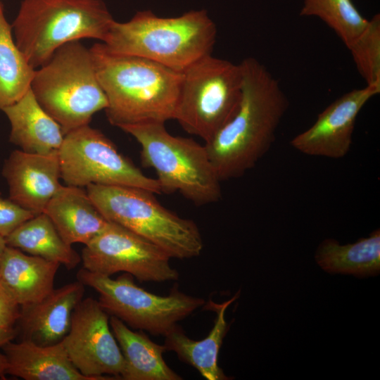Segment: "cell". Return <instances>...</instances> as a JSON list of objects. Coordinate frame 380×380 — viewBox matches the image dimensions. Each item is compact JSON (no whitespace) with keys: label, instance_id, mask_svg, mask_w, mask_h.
<instances>
[{"label":"cell","instance_id":"30bf717a","mask_svg":"<svg viewBox=\"0 0 380 380\" xmlns=\"http://www.w3.org/2000/svg\"><path fill=\"white\" fill-rule=\"evenodd\" d=\"M58 158L66 185L128 186L162 193L156 179L145 175L105 134L89 125L65 134Z\"/></svg>","mask_w":380,"mask_h":380},{"label":"cell","instance_id":"5bb4252c","mask_svg":"<svg viewBox=\"0 0 380 380\" xmlns=\"http://www.w3.org/2000/svg\"><path fill=\"white\" fill-rule=\"evenodd\" d=\"M2 175L9 189V198L38 215L62 186L58 151L36 154L13 151L6 160Z\"/></svg>","mask_w":380,"mask_h":380},{"label":"cell","instance_id":"52a82bcc","mask_svg":"<svg viewBox=\"0 0 380 380\" xmlns=\"http://www.w3.org/2000/svg\"><path fill=\"white\" fill-rule=\"evenodd\" d=\"M86 190L108 221L147 239L171 258L201 254L204 243L197 224L165 208L156 194L128 186L89 184Z\"/></svg>","mask_w":380,"mask_h":380},{"label":"cell","instance_id":"4316f807","mask_svg":"<svg viewBox=\"0 0 380 380\" xmlns=\"http://www.w3.org/2000/svg\"><path fill=\"white\" fill-rule=\"evenodd\" d=\"M34 215L10 198H3L0 192V235L6 238Z\"/></svg>","mask_w":380,"mask_h":380},{"label":"cell","instance_id":"d4e9b609","mask_svg":"<svg viewBox=\"0 0 380 380\" xmlns=\"http://www.w3.org/2000/svg\"><path fill=\"white\" fill-rule=\"evenodd\" d=\"M300 15L321 19L348 48L362 32L365 19L351 0H303Z\"/></svg>","mask_w":380,"mask_h":380},{"label":"cell","instance_id":"603a6c76","mask_svg":"<svg viewBox=\"0 0 380 380\" xmlns=\"http://www.w3.org/2000/svg\"><path fill=\"white\" fill-rule=\"evenodd\" d=\"M6 241L7 246L58 262L68 270L74 269L81 262V256L62 239L44 213L25 221L6 236Z\"/></svg>","mask_w":380,"mask_h":380},{"label":"cell","instance_id":"7402d4cb","mask_svg":"<svg viewBox=\"0 0 380 380\" xmlns=\"http://www.w3.org/2000/svg\"><path fill=\"white\" fill-rule=\"evenodd\" d=\"M315 260L330 273L376 275L380 270V231L376 229L368 237L346 245L333 239H325L316 251Z\"/></svg>","mask_w":380,"mask_h":380},{"label":"cell","instance_id":"4fadbf2b","mask_svg":"<svg viewBox=\"0 0 380 380\" xmlns=\"http://www.w3.org/2000/svg\"><path fill=\"white\" fill-rule=\"evenodd\" d=\"M380 89L367 86L351 90L329 104L308 129L294 137L291 146L308 156L339 159L350 150L356 119Z\"/></svg>","mask_w":380,"mask_h":380},{"label":"cell","instance_id":"2e32d148","mask_svg":"<svg viewBox=\"0 0 380 380\" xmlns=\"http://www.w3.org/2000/svg\"><path fill=\"white\" fill-rule=\"evenodd\" d=\"M44 213L51 220L62 239L71 246L77 243L86 245L108 222L87 190L66 184L54 194Z\"/></svg>","mask_w":380,"mask_h":380},{"label":"cell","instance_id":"f1b7e54d","mask_svg":"<svg viewBox=\"0 0 380 380\" xmlns=\"http://www.w3.org/2000/svg\"><path fill=\"white\" fill-rule=\"evenodd\" d=\"M17 336L15 328H5L0 326V348Z\"/></svg>","mask_w":380,"mask_h":380},{"label":"cell","instance_id":"9c48e42d","mask_svg":"<svg viewBox=\"0 0 380 380\" xmlns=\"http://www.w3.org/2000/svg\"><path fill=\"white\" fill-rule=\"evenodd\" d=\"M76 277L99 293V302L109 315L132 329L153 335L165 336L179 321L205 305L203 298L185 294L177 288L165 296L148 292L138 286L127 273L114 279L82 268Z\"/></svg>","mask_w":380,"mask_h":380},{"label":"cell","instance_id":"7c38bea8","mask_svg":"<svg viewBox=\"0 0 380 380\" xmlns=\"http://www.w3.org/2000/svg\"><path fill=\"white\" fill-rule=\"evenodd\" d=\"M109 315L92 298H83L75 307L70 329L61 341L78 371L90 380L120 376L124 358L110 326Z\"/></svg>","mask_w":380,"mask_h":380},{"label":"cell","instance_id":"ba28073f","mask_svg":"<svg viewBox=\"0 0 380 380\" xmlns=\"http://www.w3.org/2000/svg\"><path fill=\"white\" fill-rule=\"evenodd\" d=\"M242 82L239 63L205 56L182 72L174 120L189 134L209 141L236 112Z\"/></svg>","mask_w":380,"mask_h":380},{"label":"cell","instance_id":"cb8c5ba5","mask_svg":"<svg viewBox=\"0 0 380 380\" xmlns=\"http://www.w3.org/2000/svg\"><path fill=\"white\" fill-rule=\"evenodd\" d=\"M11 26L0 14V110L15 103L31 88L36 69L17 47Z\"/></svg>","mask_w":380,"mask_h":380},{"label":"cell","instance_id":"8992f818","mask_svg":"<svg viewBox=\"0 0 380 380\" xmlns=\"http://www.w3.org/2000/svg\"><path fill=\"white\" fill-rule=\"evenodd\" d=\"M141 146V159L154 170L162 193L179 192L196 205L219 201L222 190L206 148L192 139L169 133L162 122L121 128Z\"/></svg>","mask_w":380,"mask_h":380},{"label":"cell","instance_id":"3957f363","mask_svg":"<svg viewBox=\"0 0 380 380\" xmlns=\"http://www.w3.org/2000/svg\"><path fill=\"white\" fill-rule=\"evenodd\" d=\"M216 34L205 10L172 18L142 11L127 22L114 20L102 43L113 53L145 58L182 72L211 54Z\"/></svg>","mask_w":380,"mask_h":380},{"label":"cell","instance_id":"9a60e30c","mask_svg":"<svg viewBox=\"0 0 380 380\" xmlns=\"http://www.w3.org/2000/svg\"><path fill=\"white\" fill-rule=\"evenodd\" d=\"M84 286L77 280L54 288L39 301L20 306L15 327L20 341L40 346L61 342L70 329L75 307L83 299Z\"/></svg>","mask_w":380,"mask_h":380},{"label":"cell","instance_id":"d6986e66","mask_svg":"<svg viewBox=\"0 0 380 380\" xmlns=\"http://www.w3.org/2000/svg\"><path fill=\"white\" fill-rule=\"evenodd\" d=\"M2 111L11 123L9 140L20 150L43 155L59 150L65 136L63 131L40 106L31 88Z\"/></svg>","mask_w":380,"mask_h":380},{"label":"cell","instance_id":"6da1fadb","mask_svg":"<svg viewBox=\"0 0 380 380\" xmlns=\"http://www.w3.org/2000/svg\"><path fill=\"white\" fill-rule=\"evenodd\" d=\"M242 93L233 117L204 146L220 180L243 176L267 153L289 100L277 80L254 58L240 63Z\"/></svg>","mask_w":380,"mask_h":380},{"label":"cell","instance_id":"83f0119b","mask_svg":"<svg viewBox=\"0 0 380 380\" xmlns=\"http://www.w3.org/2000/svg\"><path fill=\"white\" fill-rule=\"evenodd\" d=\"M20 313V305L0 280V326L15 328Z\"/></svg>","mask_w":380,"mask_h":380},{"label":"cell","instance_id":"8fae6325","mask_svg":"<svg viewBox=\"0 0 380 380\" xmlns=\"http://www.w3.org/2000/svg\"><path fill=\"white\" fill-rule=\"evenodd\" d=\"M83 268L110 277L122 272L140 281L165 282L179 279L171 258L160 248L133 232L108 221L81 254Z\"/></svg>","mask_w":380,"mask_h":380},{"label":"cell","instance_id":"484cf974","mask_svg":"<svg viewBox=\"0 0 380 380\" xmlns=\"http://www.w3.org/2000/svg\"><path fill=\"white\" fill-rule=\"evenodd\" d=\"M367 86L380 89V15H374L348 47Z\"/></svg>","mask_w":380,"mask_h":380},{"label":"cell","instance_id":"277c9868","mask_svg":"<svg viewBox=\"0 0 380 380\" xmlns=\"http://www.w3.org/2000/svg\"><path fill=\"white\" fill-rule=\"evenodd\" d=\"M114 20L101 0H23L11 29L17 47L36 69L68 42H103Z\"/></svg>","mask_w":380,"mask_h":380},{"label":"cell","instance_id":"f546056e","mask_svg":"<svg viewBox=\"0 0 380 380\" xmlns=\"http://www.w3.org/2000/svg\"><path fill=\"white\" fill-rule=\"evenodd\" d=\"M7 360L4 353L0 352V377L4 378L7 374Z\"/></svg>","mask_w":380,"mask_h":380},{"label":"cell","instance_id":"5b68a950","mask_svg":"<svg viewBox=\"0 0 380 380\" xmlns=\"http://www.w3.org/2000/svg\"><path fill=\"white\" fill-rule=\"evenodd\" d=\"M31 90L64 134L89 125L92 116L108 106L90 49L80 41L63 45L36 69Z\"/></svg>","mask_w":380,"mask_h":380},{"label":"cell","instance_id":"ac0fdd59","mask_svg":"<svg viewBox=\"0 0 380 380\" xmlns=\"http://www.w3.org/2000/svg\"><path fill=\"white\" fill-rule=\"evenodd\" d=\"M1 348L7 360V374L25 380H90L73 365L61 341L40 346L11 341Z\"/></svg>","mask_w":380,"mask_h":380},{"label":"cell","instance_id":"44dd1931","mask_svg":"<svg viewBox=\"0 0 380 380\" xmlns=\"http://www.w3.org/2000/svg\"><path fill=\"white\" fill-rule=\"evenodd\" d=\"M110 326L124 358V380H180L182 376L165 362L164 345L136 332L118 318L110 316Z\"/></svg>","mask_w":380,"mask_h":380},{"label":"cell","instance_id":"1f68e13d","mask_svg":"<svg viewBox=\"0 0 380 380\" xmlns=\"http://www.w3.org/2000/svg\"><path fill=\"white\" fill-rule=\"evenodd\" d=\"M3 12H4V10H3V5H2V3H1V0H0V14H1V13H3Z\"/></svg>","mask_w":380,"mask_h":380},{"label":"cell","instance_id":"4dcf8cb0","mask_svg":"<svg viewBox=\"0 0 380 380\" xmlns=\"http://www.w3.org/2000/svg\"><path fill=\"white\" fill-rule=\"evenodd\" d=\"M7 246L6 238L0 235V260Z\"/></svg>","mask_w":380,"mask_h":380},{"label":"cell","instance_id":"7a4b0ae2","mask_svg":"<svg viewBox=\"0 0 380 380\" xmlns=\"http://www.w3.org/2000/svg\"><path fill=\"white\" fill-rule=\"evenodd\" d=\"M89 49L111 125L121 129L174 119L182 72L145 58L113 53L102 42Z\"/></svg>","mask_w":380,"mask_h":380},{"label":"cell","instance_id":"ffe728a7","mask_svg":"<svg viewBox=\"0 0 380 380\" xmlns=\"http://www.w3.org/2000/svg\"><path fill=\"white\" fill-rule=\"evenodd\" d=\"M61 264L7 246L0 260V280L20 306L39 301L54 289Z\"/></svg>","mask_w":380,"mask_h":380},{"label":"cell","instance_id":"e0dca14e","mask_svg":"<svg viewBox=\"0 0 380 380\" xmlns=\"http://www.w3.org/2000/svg\"><path fill=\"white\" fill-rule=\"evenodd\" d=\"M239 291L231 299L217 304L210 300L205 308L216 312L214 324L203 339L195 341L187 336L177 324L164 336L166 350L175 352L178 357L194 367L207 380L229 379L218 365V355L223 339L229 329L225 319L227 308L239 296Z\"/></svg>","mask_w":380,"mask_h":380}]
</instances>
